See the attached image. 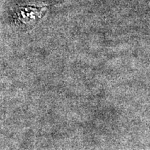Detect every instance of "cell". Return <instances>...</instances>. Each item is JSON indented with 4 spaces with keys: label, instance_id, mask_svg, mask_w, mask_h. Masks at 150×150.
<instances>
[{
    "label": "cell",
    "instance_id": "6da1fadb",
    "mask_svg": "<svg viewBox=\"0 0 150 150\" xmlns=\"http://www.w3.org/2000/svg\"><path fill=\"white\" fill-rule=\"evenodd\" d=\"M45 6H24L20 7L16 11L17 16L23 23L28 24L41 18L45 11Z\"/></svg>",
    "mask_w": 150,
    "mask_h": 150
}]
</instances>
